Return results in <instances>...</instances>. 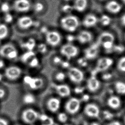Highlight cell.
<instances>
[{
  "mask_svg": "<svg viewBox=\"0 0 125 125\" xmlns=\"http://www.w3.org/2000/svg\"><path fill=\"white\" fill-rule=\"evenodd\" d=\"M24 85L31 91H38L45 85L44 79L41 77L27 75L23 78Z\"/></svg>",
  "mask_w": 125,
  "mask_h": 125,
  "instance_id": "cell-1",
  "label": "cell"
},
{
  "mask_svg": "<svg viewBox=\"0 0 125 125\" xmlns=\"http://www.w3.org/2000/svg\"><path fill=\"white\" fill-rule=\"evenodd\" d=\"M40 113L35 108L28 107L23 110L20 114V118L24 123L33 125L38 121Z\"/></svg>",
  "mask_w": 125,
  "mask_h": 125,
  "instance_id": "cell-2",
  "label": "cell"
},
{
  "mask_svg": "<svg viewBox=\"0 0 125 125\" xmlns=\"http://www.w3.org/2000/svg\"><path fill=\"white\" fill-rule=\"evenodd\" d=\"M60 24L61 27L65 31L73 32L78 28L79 21L76 16L69 15L61 19Z\"/></svg>",
  "mask_w": 125,
  "mask_h": 125,
  "instance_id": "cell-3",
  "label": "cell"
},
{
  "mask_svg": "<svg viewBox=\"0 0 125 125\" xmlns=\"http://www.w3.org/2000/svg\"><path fill=\"white\" fill-rule=\"evenodd\" d=\"M4 78L10 82H15L19 80L23 75L22 70L17 66L12 65L4 69Z\"/></svg>",
  "mask_w": 125,
  "mask_h": 125,
  "instance_id": "cell-4",
  "label": "cell"
},
{
  "mask_svg": "<svg viewBox=\"0 0 125 125\" xmlns=\"http://www.w3.org/2000/svg\"><path fill=\"white\" fill-rule=\"evenodd\" d=\"M0 56L8 60H12L17 57L18 52L12 44H5L0 48Z\"/></svg>",
  "mask_w": 125,
  "mask_h": 125,
  "instance_id": "cell-5",
  "label": "cell"
},
{
  "mask_svg": "<svg viewBox=\"0 0 125 125\" xmlns=\"http://www.w3.org/2000/svg\"><path fill=\"white\" fill-rule=\"evenodd\" d=\"M81 105V101L78 98L74 97L70 98L65 104V112L68 115H75L79 111Z\"/></svg>",
  "mask_w": 125,
  "mask_h": 125,
  "instance_id": "cell-6",
  "label": "cell"
},
{
  "mask_svg": "<svg viewBox=\"0 0 125 125\" xmlns=\"http://www.w3.org/2000/svg\"><path fill=\"white\" fill-rule=\"evenodd\" d=\"M112 59L108 57H103L99 59L92 75H96L97 73L104 72L108 70L113 64Z\"/></svg>",
  "mask_w": 125,
  "mask_h": 125,
  "instance_id": "cell-7",
  "label": "cell"
},
{
  "mask_svg": "<svg viewBox=\"0 0 125 125\" xmlns=\"http://www.w3.org/2000/svg\"><path fill=\"white\" fill-rule=\"evenodd\" d=\"M66 75L71 82L77 84L81 83L84 78L83 72L80 69L75 67L68 68Z\"/></svg>",
  "mask_w": 125,
  "mask_h": 125,
  "instance_id": "cell-8",
  "label": "cell"
},
{
  "mask_svg": "<svg viewBox=\"0 0 125 125\" xmlns=\"http://www.w3.org/2000/svg\"><path fill=\"white\" fill-rule=\"evenodd\" d=\"M61 54L68 60L75 57L78 53L77 47L71 43H68L62 45L60 49Z\"/></svg>",
  "mask_w": 125,
  "mask_h": 125,
  "instance_id": "cell-9",
  "label": "cell"
},
{
  "mask_svg": "<svg viewBox=\"0 0 125 125\" xmlns=\"http://www.w3.org/2000/svg\"><path fill=\"white\" fill-rule=\"evenodd\" d=\"M45 106L48 111L51 113H58L61 106V98L58 96L49 98L45 103Z\"/></svg>",
  "mask_w": 125,
  "mask_h": 125,
  "instance_id": "cell-10",
  "label": "cell"
},
{
  "mask_svg": "<svg viewBox=\"0 0 125 125\" xmlns=\"http://www.w3.org/2000/svg\"><path fill=\"white\" fill-rule=\"evenodd\" d=\"M45 38L47 43L53 47L58 45L62 40L61 34L54 31H47L45 33Z\"/></svg>",
  "mask_w": 125,
  "mask_h": 125,
  "instance_id": "cell-11",
  "label": "cell"
},
{
  "mask_svg": "<svg viewBox=\"0 0 125 125\" xmlns=\"http://www.w3.org/2000/svg\"><path fill=\"white\" fill-rule=\"evenodd\" d=\"M53 87L56 94L60 98L68 97L71 94V88L69 85L63 83L55 84Z\"/></svg>",
  "mask_w": 125,
  "mask_h": 125,
  "instance_id": "cell-12",
  "label": "cell"
},
{
  "mask_svg": "<svg viewBox=\"0 0 125 125\" xmlns=\"http://www.w3.org/2000/svg\"><path fill=\"white\" fill-rule=\"evenodd\" d=\"M83 112L88 117L92 118H97L100 116V111L97 104L90 103L85 105L83 108Z\"/></svg>",
  "mask_w": 125,
  "mask_h": 125,
  "instance_id": "cell-13",
  "label": "cell"
},
{
  "mask_svg": "<svg viewBox=\"0 0 125 125\" xmlns=\"http://www.w3.org/2000/svg\"><path fill=\"white\" fill-rule=\"evenodd\" d=\"M13 7L18 12H27L31 9V4L29 0H16Z\"/></svg>",
  "mask_w": 125,
  "mask_h": 125,
  "instance_id": "cell-14",
  "label": "cell"
},
{
  "mask_svg": "<svg viewBox=\"0 0 125 125\" xmlns=\"http://www.w3.org/2000/svg\"><path fill=\"white\" fill-rule=\"evenodd\" d=\"M100 84V82L96 75H91L87 80L86 87L89 91L95 92L99 89Z\"/></svg>",
  "mask_w": 125,
  "mask_h": 125,
  "instance_id": "cell-15",
  "label": "cell"
},
{
  "mask_svg": "<svg viewBox=\"0 0 125 125\" xmlns=\"http://www.w3.org/2000/svg\"><path fill=\"white\" fill-rule=\"evenodd\" d=\"M100 45L96 42L86 49L84 51V57L87 60H92L96 57L99 52Z\"/></svg>",
  "mask_w": 125,
  "mask_h": 125,
  "instance_id": "cell-16",
  "label": "cell"
},
{
  "mask_svg": "<svg viewBox=\"0 0 125 125\" xmlns=\"http://www.w3.org/2000/svg\"><path fill=\"white\" fill-rule=\"evenodd\" d=\"M33 24V19L29 16H23L18 19V26L21 29H28L31 28Z\"/></svg>",
  "mask_w": 125,
  "mask_h": 125,
  "instance_id": "cell-17",
  "label": "cell"
},
{
  "mask_svg": "<svg viewBox=\"0 0 125 125\" xmlns=\"http://www.w3.org/2000/svg\"><path fill=\"white\" fill-rule=\"evenodd\" d=\"M21 101L23 104L30 107L36 103L37 97L32 92H27L23 95Z\"/></svg>",
  "mask_w": 125,
  "mask_h": 125,
  "instance_id": "cell-18",
  "label": "cell"
},
{
  "mask_svg": "<svg viewBox=\"0 0 125 125\" xmlns=\"http://www.w3.org/2000/svg\"><path fill=\"white\" fill-rule=\"evenodd\" d=\"M106 10L113 14H116L120 12L122 9L121 5L115 0H111L105 5Z\"/></svg>",
  "mask_w": 125,
  "mask_h": 125,
  "instance_id": "cell-19",
  "label": "cell"
},
{
  "mask_svg": "<svg viewBox=\"0 0 125 125\" xmlns=\"http://www.w3.org/2000/svg\"><path fill=\"white\" fill-rule=\"evenodd\" d=\"M98 19L94 14H89L85 16L83 20V24L86 28H91L97 23Z\"/></svg>",
  "mask_w": 125,
  "mask_h": 125,
  "instance_id": "cell-20",
  "label": "cell"
},
{
  "mask_svg": "<svg viewBox=\"0 0 125 125\" xmlns=\"http://www.w3.org/2000/svg\"><path fill=\"white\" fill-rule=\"evenodd\" d=\"M92 34L87 31H82L77 36V40L81 44H86L90 42L92 39Z\"/></svg>",
  "mask_w": 125,
  "mask_h": 125,
  "instance_id": "cell-21",
  "label": "cell"
},
{
  "mask_svg": "<svg viewBox=\"0 0 125 125\" xmlns=\"http://www.w3.org/2000/svg\"><path fill=\"white\" fill-rule=\"evenodd\" d=\"M108 106L113 109H117L121 104V101L120 98L116 96H111L107 100Z\"/></svg>",
  "mask_w": 125,
  "mask_h": 125,
  "instance_id": "cell-22",
  "label": "cell"
},
{
  "mask_svg": "<svg viewBox=\"0 0 125 125\" xmlns=\"http://www.w3.org/2000/svg\"><path fill=\"white\" fill-rule=\"evenodd\" d=\"M114 41L115 37L113 34L108 32H104L100 34L97 42L100 45H102L106 42H114Z\"/></svg>",
  "mask_w": 125,
  "mask_h": 125,
  "instance_id": "cell-23",
  "label": "cell"
},
{
  "mask_svg": "<svg viewBox=\"0 0 125 125\" xmlns=\"http://www.w3.org/2000/svg\"><path fill=\"white\" fill-rule=\"evenodd\" d=\"M87 5V0H75L73 9L79 12H82L85 10Z\"/></svg>",
  "mask_w": 125,
  "mask_h": 125,
  "instance_id": "cell-24",
  "label": "cell"
},
{
  "mask_svg": "<svg viewBox=\"0 0 125 125\" xmlns=\"http://www.w3.org/2000/svg\"><path fill=\"white\" fill-rule=\"evenodd\" d=\"M38 121L40 125H54L55 123L53 118L45 114H40Z\"/></svg>",
  "mask_w": 125,
  "mask_h": 125,
  "instance_id": "cell-25",
  "label": "cell"
},
{
  "mask_svg": "<svg viewBox=\"0 0 125 125\" xmlns=\"http://www.w3.org/2000/svg\"><path fill=\"white\" fill-rule=\"evenodd\" d=\"M35 56L36 54L33 51H27L21 56V61L27 64Z\"/></svg>",
  "mask_w": 125,
  "mask_h": 125,
  "instance_id": "cell-26",
  "label": "cell"
},
{
  "mask_svg": "<svg viewBox=\"0 0 125 125\" xmlns=\"http://www.w3.org/2000/svg\"><path fill=\"white\" fill-rule=\"evenodd\" d=\"M116 92L120 95H125V83L122 81H117L115 84Z\"/></svg>",
  "mask_w": 125,
  "mask_h": 125,
  "instance_id": "cell-27",
  "label": "cell"
},
{
  "mask_svg": "<svg viewBox=\"0 0 125 125\" xmlns=\"http://www.w3.org/2000/svg\"><path fill=\"white\" fill-rule=\"evenodd\" d=\"M36 43L33 39L31 38L28 40L26 42L21 44V46L26 49L27 51H33L35 48Z\"/></svg>",
  "mask_w": 125,
  "mask_h": 125,
  "instance_id": "cell-28",
  "label": "cell"
},
{
  "mask_svg": "<svg viewBox=\"0 0 125 125\" xmlns=\"http://www.w3.org/2000/svg\"><path fill=\"white\" fill-rule=\"evenodd\" d=\"M66 77V74L62 71L57 72L54 75V80L58 83H63Z\"/></svg>",
  "mask_w": 125,
  "mask_h": 125,
  "instance_id": "cell-29",
  "label": "cell"
},
{
  "mask_svg": "<svg viewBox=\"0 0 125 125\" xmlns=\"http://www.w3.org/2000/svg\"><path fill=\"white\" fill-rule=\"evenodd\" d=\"M9 33V29L7 25L4 24H0V40L5 39Z\"/></svg>",
  "mask_w": 125,
  "mask_h": 125,
  "instance_id": "cell-30",
  "label": "cell"
},
{
  "mask_svg": "<svg viewBox=\"0 0 125 125\" xmlns=\"http://www.w3.org/2000/svg\"><path fill=\"white\" fill-rule=\"evenodd\" d=\"M57 119L59 123L62 124H66L69 120L68 115L66 112H58L57 113Z\"/></svg>",
  "mask_w": 125,
  "mask_h": 125,
  "instance_id": "cell-31",
  "label": "cell"
},
{
  "mask_svg": "<svg viewBox=\"0 0 125 125\" xmlns=\"http://www.w3.org/2000/svg\"><path fill=\"white\" fill-rule=\"evenodd\" d=\"M117 68L122 73H125V56L120 58L117 62Z\"/></svg>",
  "mask_w": 125,
  "mask_h": 125,
  "instance_id": "cell-32",
  "label": "cell"
},
{
  "mask_svg": "<svg viewBox=\"0 0 125 125\" xmlns=\"http://www.w3.org/2000/svg\"><path fill=\"white\" fill-rule=\"evenodd\" d=\"M99 22L103 26H107L111 22V19L107 15H103L100 18Z\"/></svg>",
  "mask_w": 125,
  "mask_h": 125,
  "instance_id": "cell-33",
  "label": "cell"
},
{
  "mask_svg": "<svg viewBox=\"0 0 125 125\" xmlns=\"http://www.w3.org/2000/svg\"><path fill=\"white\" fill-rule=\"evenodd\" d=\"M40 64V61L38 58L35 56L28 62L27 65L30 68H37Z\"/></svg>",
  "mask_w": 125,
  "mask_h": 125,
  "instance_id": "cell-34",
  "label": "cell"
},
{
  "mask_svg": "<svg viewBox=\"0 0 125 125\" xmlns=\"http://www.w3.org/2000/svg\"><path fill=\"white\" fill-rule=\"evenodd\" d=\"M44 6L42 3L40 2H37L33 6V10L37 13L41 12L44 10Z\"/></svg>",
  "mask_w": 125,
  "mask_h": 125,
  "instance_id": "cell-35",
  "label": "cell"
},
{
  "mask_svg": "<svg viewBox=\"0 0 125 125\" xmlns=\"http://www.w3.org/2000/svg\"><path fill=\"white\" fill-rule=\"evenodd\" d=\"M0 10L5 13L9 12L10 10V5L7 2H4L0 6Z\"/></svg>",
  "mask_w": 125,
  "mask_h": 125,
  "instance_id": "cell-36",
  "label": "cell"
},
{
  "mask_svg": "<svg viewBox=\"0 0 125 125\" xmlns=\"http://www.w3.org/2000/svg\"><path fill=\"white\" fill-rule=\"evenodd\" d=\"M73 6L69 5V4H65L62 6L61 8V10L63 12L65 13H70L73 10Z\"/></svg>",
  "mask_w": 125,
  "mask_h": 125,
  "instance_id": "cell-37",
  "label": "cell"
},
{
  "mask_svg": "<svg viewBox=\"0 0 125 125\" xmlns=\"http://www.w3.org/2000/svg\"><path fill=\"white\" fill-rule=\"evenodd\" d=\"M103 116L105 120H110L113 119L114 115L108 111H104L103 112Z\"/></svg>",
  "mask_w": 125,
  "mask_h": 125,
  "instance_id": "cell-38",
  "label": "cell"
},
{
  "mask_svg": "<svg viewBox=\"0 0 125 125\" xmlns=\"http://www.w3.org/2000/svg\"><path fill=\"white\" fill-rule=\"evenodd\" d=\"M13 20V17L12 14L8 12L5 13L4 17V20L7 23H10L12 22Z\"/></svg>",
  "mask_w": 125,
  "mask_h": 125,
  "instance_id": "cell-39",
  "label": "cell"
},
{
  "mask_svg": "<svg viewBox=\"0 0 125 125\" xmlns=\"http://www.w3.org/2000/svg\"><path fill=\"white\" fill-rule=\"evenodd\" d=\"M114 42H108L103 44L102 45L106 50H110L114 47Z\"/></svg>",
  "mask_w": 125,
  "mask_h": 125,
  "instance_id": "cell-40",
  "label": "cell"
},
{
  "mask_svg": "<svg viewBox=\"0 0 125 125\" xmlns=\"http://www.w3.org/2000/svg\"><path fill=\"white\" fill-rule=\"evenodd\" d=\"M7 95V91L3 87H0V100L4 99Z\"/></svg>",
  "mask_w": 125,
  "mask_h": 125,
  "instance_id": "cell-41",
  "label": "cell"
},
{
  "mask_svg": "<svg viewBox=\"0 0 125 125\" xmlns=\"http://www.w3.org/2000/svg\"><path fill=\"white\" fill-rule=\"evenodd\" d=\"M38 50L40 53L44 54L46 52L47 50V47L46 45L44 44H40L38 46Z\"/></svg>",
  "mask_w": 125,
  "mask_h": 125,
  "instance_id": "cell-42",
  "label": "cell"
},
{
  "mask_svg": "<svg viewBox=\"0 0 125 125\" xmlns=\"http://www.w3.org/2000/svg\"><path fill=\"white\" fill-rule=\"evenodd\" d=\"M62 61H63L61 59V58L58 56H56L55 57H54L53 60V62L54 64L57 65V66H61Z\"/></svg>",
  "mask_w": 125,
  "mask_h": 125,
  "instance_id": "cell-43",
  "label": "cell"
},
{
  "mask_svg": "<svg viewBox=\"0 0 125 125\" xmlns=\"http://www.w3.org/2000/svg\"><path fill=\"white\" fill-rule=\"evenodd\" d=\"M0 125H10V123L7 119L0 116Z\"/></svg>",
  "mask_w": 125,
  "mask_h": 125,
  "instance_id": "cell-44",
  "label": "cell"
},
{
  "mask_svg": "<svg viewBox=\"0 0 125 125\" xmlns=\"http://www.w3.org/2000/svg\"><path fill=\"white\" fill-rule=\"evenodd\" d=\"M86 60L87 59H86L85 58V59H81L79 60L78 61V64L80 65L81 66H83V67L86 66L87 64Z\"/></svg>",
  "mask_w": 125,
  "mask_h": 125,
  "instance_id": "cell-45",
  "label": "cell"
},
{
  "mask_svg": "<svg viewBox=\"0 0 125 125\" xmlns=\"http://www.w3.org/2000/svg\"><path fill=\"white\" fill-rule=\"evenodd\" d=\"M6 64L4 61L2 59H0V71L5 68Z\"/></svg>",
  "mask_w": 125,
  "mask_h": 125,
  "instance_id": "cell-46",
  "label": "cell"
},
{
  "mask_svg": "<svg viewBox=\"0 0 125 125\" xmlns=\"http://www.w3.org/2000/svg\"><path fill=\"white\" fill-rule=\"evenodd\" d=\"M107 125H122L120 122L118 121H112L110 122Z\"/></svg>",
  "mask_w": 125,
  "mask_h": 125,
  "instance_id": "cell-47",
  "label": "cell"
},
{
  "mask_svg": "<svg viewBox=\"0 0 125 125\" xmlns=\"http://www.w3.org/2000/svg\"><path fill=\"white\" fill-rule=\"evenodd\" d=\"M83 88L82 87H77L75 89V92L78 94H80L83 91Z\"/></svg>",
  "mask_w": 125,
  "mask_h": 125,
  "instance_id": "cell-48",
  "label": "cell"
},
{
  "mask_svg": "<svg viewBox=\"0 0 125 125\" xmlns=\"http://www.w3.org/2000/svg\"><path fill=\"white\" fill-rule=\"evenodd\" d=\"M111 75L110 73H107L106 74L104 75L103 76V78L105 79V80H107V79H109L110 78H111Z\"/></svg>",
  "mask_w": 125,
  "mask_h": 125,
  "instance_id": "cell-49",
  "label": "cell"
},
{
  "mask_svg": "<svg viewBox=\"0 0 125 125\" xmlns=\"http://www.w3.org/2000/svg\"><path fill=\"white\" fill-rule=\"evenodd\" d=\"M121 22L123 25L125 26V14L123 15L121 18Z\"/></svg>",
  "mask_w": 125,
  "mask_h": 125,
  "instance_id": "cell-50",
  "label": "cell"
},
{
  "mask_svg": "<svg viewBox=\"0 0 125 125\" xmlns=\"http://www.w3.org/2000/svg\"><path fill=\"white\" fill-rule=\"evenodd\" d=\"M67 40L69 42H72L74 40V37L73 36H68L67 37Z\"/></svg>",
  "mask_w": 125,
  "mask_h": 125,
  "instance_id": "cell-51",
  "label": "cell"
},
{
  "mask_svg": "<svg viewBox=\"0 0 125 125\" xmlns=\"http://www.w3.org/2000/svg\"><path fill=\"white\" fill-rule=\"evenodd\" d=\"M4 79V74L0 71V83H1Z\"/></svg>",
  "mask_w": 125,
  "mask_h": 125,
  "instance_id": "cell-52",
  "label": "cell"
},
{
  "mask_svg": "<svg viewBox=\"0 0 125 125\" xmlns=\"http://www.w3.org/2000/svg\"><path fill=\"white\" fill-rule=\"evenodd\" d=\"M82 100H83L84 101H87L89 99V96L88 95H83V97L82 98Z\"/></svg>",
  "mask_w": 125,
  "mask_h": 125,
  "instance_id": "cell-53",
  "label": "cell"
},
{
  "mask_svg": "<svg viewBox=\"0 0 125 125\" xmlns=\"http://www.w3.org/2000/svg\"><path fill=\"white\" fill-rule=\"evenodd\" d=\"M90 125H101V124L99 123L98 122H92V123H90Z\"/></svg>",
  "mask_w": 125,
  "mask_h": 125,
  "instance_id": "cell-54",
  "label": "cell"
},
{
  "mask_svg": "<svg viewBox=\"0 0 125 125\" xmlns=\"http://www.w3.org/2000/svg\"><path fill=\"white\" fill-rule=\"evenodd\" d=\"M63 1H64L65 2H69V1H70V0H63Z\"/></svg>",
  "mask_w": 125,
  "mask_h": 125,
  "instance_id": "cell-55",
  "label": "cell"
},
{
  "mask_svg": "<svg viewBox=\"0 0 125 125\" xmlns=\"http://www.w3.org/2000/svg\"><path fill=\"white\" fill-rule=\"evenodd\" d=\"M123 121H124V122L125 124V115H124V117H123Z\"/></svg>",
  "mask_w": 125,
  "mask_h": 125,
  "instance_id": "cell-56",
  "label": "cell"
},
{
  "mask_svg": "<svg viewBox=\"0 0 125 125\" xmlns=\"http://www.w3.org/2000/svg\"><path fill=\"white\" fill-rule=\"evenodd\" d=\"M62 125H70V124H67V123H66V124H62Z\"/></svg>",
  "mask_w": 125,
  "mask_h": 125,
  "instance_id": "cell-57",
  "label": "cell"
},
{
  "mask_svg": "<svg viewBox=\"0 0 125 125\" xmlns=\"http://www.w3.org/2000/svg\"><path fill=\"white\" fill-rule=\"evenodd\" d=\"M121 0L125 4V0Z\"/></svg>",
  "mask_w": 125,
  "mask_h": 125,
  "instance_id": "cell-58",
  "label": "cell"
},
{
  "mask_svg": "<svg viewBox=\"0 0 125 125\" xmlns=\"http://www.w3.org/2000/svg\"><path fill=\"white\" fill-rule=\"evenodd\" d=\"M13 125H21L20 124H14Z\"/></svg>",
  "mask_w": 125,
  "mask_h": 125,
  "instance_id": "cell-59",
  "label": "cell"
},
{
  "mask_svg": "<svg viewBox=\"0 0 125 125\" xmlns=\"http://www.w3.org/2000/svg\"></svg>",
  "mask_w": 125,
  "mask_h": 125,
  "instance_id": "cell-60",
  "label": "cell"
},
{
  "mask_svg": "<svg viewBox=\"0 0 125 125\" xmlns=\"http://www.w3.org/2000/svg\"></svg>",
  "mask_w": 125,
  "mask_h": 125,
  "instance_id": "cell-61",
  "label": "cell"
}]
</instances>
